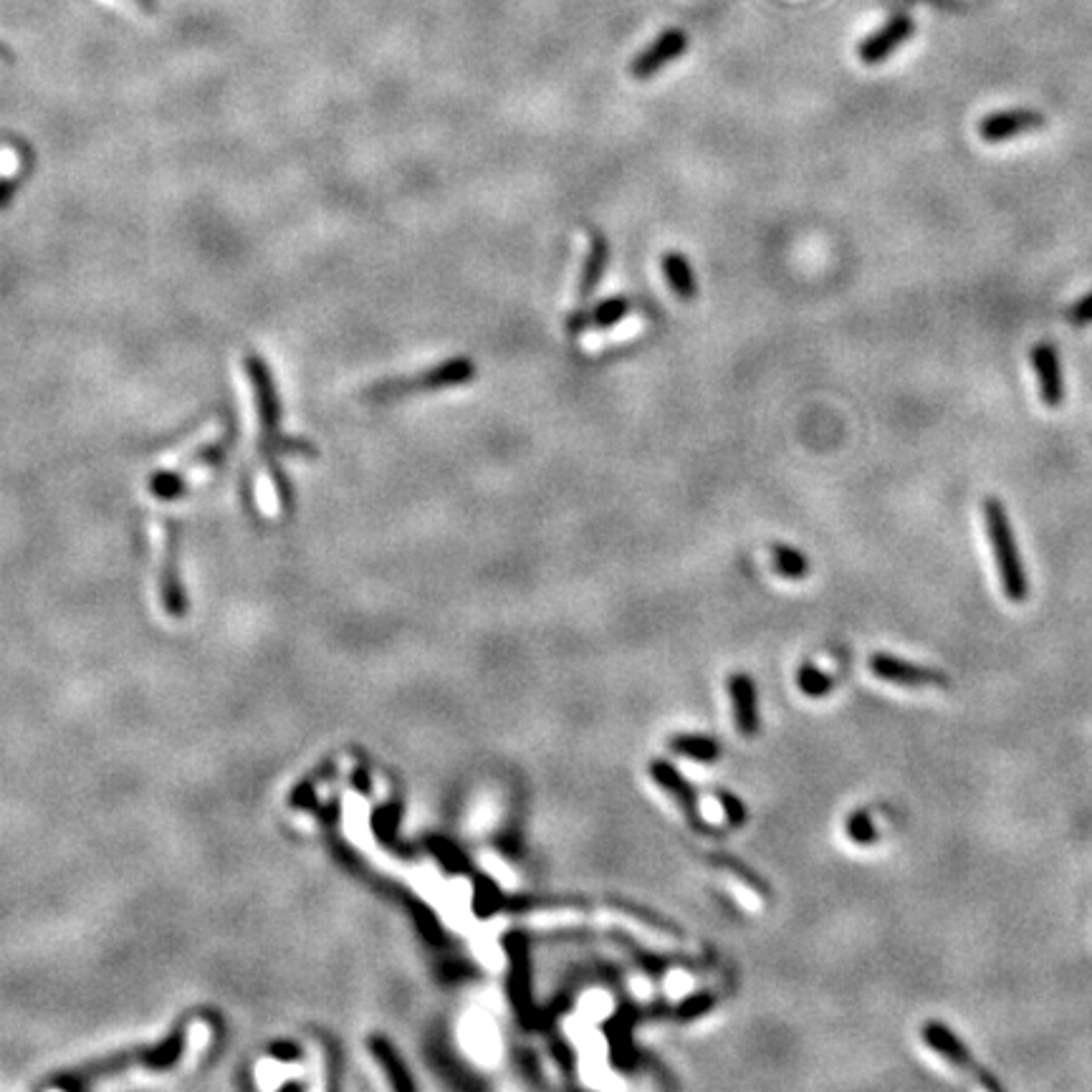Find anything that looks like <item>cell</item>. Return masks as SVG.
<instances>
[{"instance_id":"obj_19","label":"cell","mask_w":1092,"mask_h":1092,"mask_svg":"<svg viewBox=\"0 0 1092 1092\" xmlns=\"http://www.w3.org/2000/svg\"><path fill=\"white\" fill-rule=\"evenodd\" d=\"M1067 322L1072 324V327H1090L1092 324V291L1090 294L1080 296V299L1075 301V304L1067 309Z\"/></svg>"},{"instance_id":"obj_8","label":"cell","mask_w":1092,"mask_h":1092,"mask_svg":"<svg viewBox=\"0 0 1092 1092\" xmlns=\"http://www.w3.org/2000/svg\"><path fill=\"white\" fill-rule=\"evenodd\" d=\"M1029 360L1034 372H1037L1039 394L1049 410H1057L1065 399V380H1062V365H1059V352L1052 342L1042 339L1031 347Z\"/></svg>"},{"instance_id":"obj_15","label":"cell","mask_w":1092,"mask_h":1092,"mask_svg":"<svg viewBox=\"0 0 1092 1092\" xmlns=\"http://www.w3.org/2000/svg\"><path fill=\"white\" fill-rule=\"evenodd\" d=\"M771 556H774V569H777L782 577L802 579L804 574L810 571V564H807L802 551H797L794 546H787V544H774Z\"/></svg>"},{"instance_id":"obj_9","label":"cell","mask_w":1092,"mask_h":1092,"mask_svg":"<svg viewBox=\"0 0 1092 1092\" xmlns=\"http://www.w3.org/2000/svg\"><path fill=\"white\" fill-rule=\"evenodd\" d=\"M913 34H915L913 18L910 16L890 18L885 26L877 28L875 34L867 36V39L859 44L858 49L859 62L865 64V67H877V64L885 62L887 56H893L895 51H898Z\"/></svg>"},{"instance_id":"obj_14","label":"cell","mask_w":1092,"mask_h":1092,"mask_svg":"<svg viewBox=\"0 0 1092 1092\" xmlns=\"http://www.w3.org/2000/svg\"><path fill=\"white\" fill-rule=\"evenodd\" d=\"M660 266H663V273H666L668 278V286H671V291L678 296V299L681 301L694 299L699 286H696V273L694 268H691V261H688L686 255L678 253V250H671V253H666L663 258H660Z\"/></svg>"},{"instance_id":"obj_17","label":"cell","mask_w":1092,"mask_h":1092,"mask_svg":"<svg viewBox=\"0 0 1092 1092\" xmlns=\"http://www.w3.org/2000/svg\"><path fill=\"white\" fill-rule=\"evenodd\" d=\"M845 827H848V838L853 840L855 845H872V843H877V838H880V835H877V830H875V825H872L870 812H865V810L855 812V815L850 817L848 825H845Z\"/></svg>"},{"instance_id":"obj_18","label":"cell","mask_w":1092,"mask_h":1092,"mask_svg":"<svg viewBox=\"0 0 1092 1092\" xmlns=\"http://www.w3.org/2000/svg\"><path fill=\"white\" fill-rule=\"evenodd\" d=\"M799 688H802L807 696H815V699H820V696L830 694V691H832V678L817 671L815 666H804L802 671H799Z\"/></svg>"},{"instance_id":"obj_4","label":"cell","mask_w":1092,"mask_h":1092,"mask_svg":"<svg viewBox=\"0 0 1092 1092\" xmlns=\"http://www.w3.org/2000/svg\"><path fill=\"white\" fill-rule=\"evenodd\" d=\"M476 378V365L468 357H453V360H445L440 365L430 367L425 372H417L410 378H392L378 383L370 390L372 399H397L407 397V394H422V392H438V390H450L468 385Z\"/></svg>"},{"instance_id":"obj_16","label":"cell","mask_w":1092,"mask_h":1092,"mask_svg":"<svg viewBox=\"0 0 1092 1092\" xmlns=\"http://www.w3.org/2000/svg\"><path fill=\"white\" fill-rule=\"evenodd\" d=\"M736 703H738V721H741L743 733H754L756 728V710H754V691L749 681H736Z\"/></svg>"},{"instance_id":"obj_13","label":"cell","mask_w":1092,"mask_h":1092,"mask_svg":"<svg viewBox=\"0 0 1092 1092\" xmlns=\"http://www.w3.org/2000/svg\"><path fill=\"white\" fill-rule=\"evenodd\" d=\"M607 261H610V243L599 231H589V253L584 258L582 273H579V301H587L594 294V289L599 286L602 276L607 271Z\"/></svg>"},{"instance_id":"obj_7","label":"cell","mask_w":1092,"mask_h":1092,"mask_svg":"<svg viewBox=\"0 0 1092 1092\" xmlns=\"http://www.w3.org/2000/svg\"><path fill=\"white\" fill-rule=\"evenodd\" d=\"M180 529L175 522H167L165 527V554H162L160 569V594L162 605L170 617H185L188 612V597L180 584L178 574V551H180Z\"/></svg>"},{"instance_id":"obj_6","label":"cell","mask_w":1092,"mask_h":1092,"mask_svg":"<svg viewBox=\"0 0 1092 1092\" xmlns=\"http://www.w3.org/2000/svg\"><path fill=\"white\" fill-rule=\"evenodd\" d=\"M870 673L880 681L905 688H951V678L938 668L918 666L887 653L870 655Z\"/></svg>"},{"instance_id":"obj_10","label":"cell","mask_w":1092,"mask_h":1092,"mask_svg":"<svg viewBox=\"0 0 1092 1092\" xmlns=\"http://www.w3.org/2000/svg\"><path fill=\"white\" fill-rule=\"evenodd\" d=\"M688 49V36L683 34L681 28H668L645 51H640L632 62L630 74L635 78H650L666 69L668 64L676 62L678 56Z\"/></svg>"},{"instance_id":"obj_2","label":"cell","mask_w":1092,"mask_h":1092,"mask_svg":"<svg viewBox=\"0 0 1092 1092\" xmlns=\"http://www.w3.org/2000/svg\"><path fill=\"white\" fill-rule=\"evenodd\" d=\"M245 370H248V378L253 383V394H255V407H258V417H261V450L268 458V471H271L273 483H276L278 501L281 504H289V483L286 476L278 471L276 455L289 453V440L278 435V422H281V405H278L276 390H273V380L266 370V362H261L258 357H248L245 362Z\"/></svg>"},{"instance_id":"obj_12","label":"cell","mask_w":1092,"mask_h":1092,"mask_svg":"<svg viewBox=\"0 0 1092 1092\" xmlns=\"http://www.w3.org/2000/svg\"><path fill=\"white\" fill-rule=\"evenodd\" d=\"M632 311V301L615 296V299L599 301L592 309H579L566 319V332L569 334H582L592 332V329H610L617 322H622L627 314Z\"/></svg>"},{"instance_id":"obj_11","label":"cell","mask_w":1092,"mask_h":1092,"mask_svg":"<svg viewBox=\"0 0 1092 1092\" xmlns=\"http://www.w3.org/2000/svg\"><path fill=\"white\" fill-rule=\"evenodd\" d=\"M1044 124V117L1034 109H1004L987 114V117L979 122V134L982 139L999 145L1004 139L1019 137V134L1031 132V129H1039Z\"/></svg>"},{"instance_id":"obj_3","label":"cell","mask_w":1092,"mask_h":1092,"mask_svg":"<svg viewBox=\"0 0 1092 1092\" xmlns=\"http://www.w3.org/2000/svg\"><path fill=\"white\" fill-rule=\"evenodd\" d=\"M984 527H987V537L992 542L1004 594L1012 602H1024L1026 594H1029V582H1026L1024 566H1021L1019 549H1016L1014 529H1012L1004 504L994 496L984 499Z\"/></svg>"},{"instance_id":"obj_1","label":"cell","mask_w":1092,"mask_h":1092,"mask_svg":"<svg viewBox=\"0 0 1092 1092\" xmlns=\"http://www.w3.org/2000/svg\"><path fill=\"white\" fill-rule=\"evenodd\" d=\"M185 1039H188V1019H180L178 1024L172 1026V1031L165 1039L155 1044H139V1047L119 1049V1052L109 1054V1057L91 1059V1062H83V1065L74 1067L67 1075H59L56 1080H51V1087H62V1090H78V1087H86L89 1082L101 1080V1077H111L117 1072L127 1070V1067H152V1070H165L172 1067L180 1059L185 1049Z\"/></svg>"},{"instance_id":"obj_5","label":"cell","mask_w":1092,"mask_h":1092,"mask_svg":"<svg viewBox=\"0 0 1092 1092\" xmlns=\"http://www.w3.org/2000/svg\"><path fill=\"white\" fill-rule=\"evenodd\" d=\"M921 1037L923 1042L938 1054V1057L946 1059L948 1065H954L956 1070H961L964 1075L974 1077V1080L982 1087H987V1090H994V1092L1002 1090V1082L976 1062L971 1049L966 1047V1044L961 1042V1039L956 1037L954 1031L948 1029L946 1024H941V1021H926L921 1029Z\"/></svg>"}]
</instances>
